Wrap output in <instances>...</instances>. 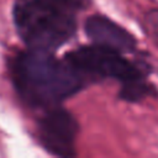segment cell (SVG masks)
Masks as SVG:
<instances>
[{
  "label": "cell",
  "instance_id": "obj_1",
  "mask_svg": "<svg viewBox=\"0 0 158 158\" xmlns=\"http://www.w3.org/2000/svg\"><path fill=\"white\" fill-rule=\"evenodd\" d=\"M9 70L19 96L32 107L57 106L86 84V78L72 64L47 51L19 52L11 58Z\"/></svg>",
  "mask_w": 158,
  "mask_h": 158
},
{
  "label": "cell",
  "instance_id": "obj_2",
  "mask_svg": "<svg viewBox=\"0 0 158 158\" xmlns=\"http://www.w3.org/2000/svg\"><path fill=\"white\" fill-rule=\"evenodd\" d=\"M12 21L30 49L54 52L77 31L75 11L59 0H15Z\"/></svg>",
  "mask_w": 158,
  "mask_h": 158
},
{
  "label": "cell",
  "instance_id": "obj_3",
  "mask_svg": "<svg viewBox=\"0 0 158 158\" xmlns=\"http://www.w3.org/2000/svg\"><path fill=\"white\" fill-rule=\"evenodd\" d=\"M64 59L86 79H116L121 83L146 78L151 68L146 62H131L122 53L100 44L80 46L64 56Z\"/></svg>",
  "mask_w": 158,
  "mask_h": 158
},
{
  "label": "cell",
  "instance_id": "obj_4",
  "mask_svg": "<svg viewBox=\"0 0 158 158\" xmlns=\"http://www.w3.org/2000/svg\"><path fill=\"white\" fill-rule=\"evenodd\" d=\"M40 144L52 156L74 157L75 139L79 132L77 118L59 105L46 109L37 122Z\"/></svg>",
  "mask_w": 158,
  "mask_h": 158
},
{
  "label": "cell",
  "instance_id": "obj_5",
  "mask_svg": "<svg viewBox=\"0 0 158 158\" xmlns=\"http://www.w3.org/2000/svg\"><path fill=\"white\" fill-rule=\"evenodd\" d=\"M84 32L95 43L120 53H131L137 47V41L126 28L104 15H91L84 22Z\"/></svg>",
  "mask_w": 158,
  "mask_h": 158
},
{
  "label": "cell",
  "instance_id": "obj_6",
  "mask_svg": "<svg viewBox=\"0 0 158 158\" xmlns=\"http://www.w3.org/2000/svg\"><path fill=\"white\" fill-rule=\"evenodd\" d=\"M118 99L126 102H139L148 96H157V88L148 83L146 78H135L121 83Z\"/></svg>",
  "mask_w": 158,
  "mask_h": 158
},
{
  "label": "cell",
  "instance_id": "obj_7",
  "mask_svg": "<svg viewBox=\"0 0 158 158\" xmlns=\"http://www.w3.org/2000/svg\"><path fill=\"white\" fill-rule=\"evenodd\" d=\"M143 27L146 33L158 44V9L149 10L143 19Z\"/></svg>",
  "mask_w": 158,
  "mask_h": 158
},
{
  "label": "cell",
  "instance_id": "obj_8",
  "mask_svg": "<svg viewBox=\"0 0 158 158\" xmlns=\"http://www.w3.org/2000/svg\"><path fill=\"white\" fill-rule=\"evenodd\" d=\"M59 1L65 4L68 7H70L74 11H79V10L83 11L88 9L93 2V0H59Z\"/></svg>",
  "mask_w": 158,
  "mask_h": 158
}]
</instances>
